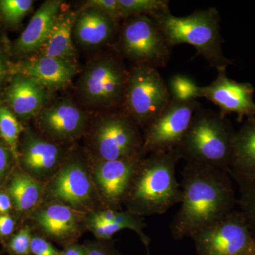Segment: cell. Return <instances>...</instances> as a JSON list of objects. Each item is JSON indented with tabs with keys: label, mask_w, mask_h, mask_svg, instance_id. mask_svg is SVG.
<instances>
[{
	"label": "cell",
	"mask_w": 255,
	"mask_h": 255,
	"mask_svg": "<svg viewBox=\"0 0 255 255\" xmlns=\"http://www.w3.org/2000/svg\"><path fill=\"white\" fill-rule=\"evenodd\" d=\"M218 70V76L207 86L199 87L197 99L203 97L219 108L223 118L231 114H237V122L255 117V103L253 100L255 88L250 82H239L228 78L227 68Z\"/></svg>",
	"instance_id": "11"
},
{
	"label": "cell",
	"mask_w": 255,
	"mask_h": 255,
	"mask_svg": "<svg viewBox=\"0 0 255 255\" xmlns=\"http://www.w3.org/2000/svg\"><path fill=\"white\" fill-rule=\"evenodd\" d=\"M122 18L139 15L152 16L159 12L169 11L167 0H118Z\"/></svg>",
	"instance_id": "25"
},
{
	"label": "cell",
	"mask_w": 255,
	"mask_h": 255,
	"mask_svg": "<svg viewBox=\"0 0 255 255\" xmlns=\"http://www.w3.org/2000/svg\"><path fill=\"white\" fill-rule=\"evenodd\" d=\"M229 171L186 164L182 171L183 198L170 225L177 241L209 227L234 211L237 198Z\"/></svg>",
	"instance_id": "1"
},
{
	"label": "cell",
	"mask_w": 255,
	"mask_h": 255,
	"mask_svg": "<svg viewBox=\"0 0 255 255\" xmlns=\"http://www.w3.org/2000/svg\"><path fill=\"white\" fill-rule=\"evenodd\" d=\"M23 127L12 113L6 107H0V135L9 146L11 153L18 159V140Z\"/></svg>",
	"instance_id": "26"
},
{
	"label": "cell",
	"mask_w": 255,
	"mask_h": 255,
	"mask_svg": "<svg viewBox=\"0 0 255 255\" xmlns=\"http://www.w3.org/2000/svg\"><path fill=\"white\" fill-rule=\"evenodd\" d=\"M153 18L162 30L171 46L187 44L194 46L196 56H201L210 67L226 68L233 61L223 51V40L220 34V14L216 8L196 10L187 16L178 17L170 11L157 13Z\"/></svg>",
	"instance_id": "4"
},
{
	"label": "cell",
	"mask_w": 255,
	"mask_h": 255,
	"mask_svg": "<svg viewBox=\"0 0 255 255\" xmlns=\"http://www.w3.org/2000/svg\"><path fill=\"white\" fill-rule=\"evenodd\" d=\"M60 157L58 146L38 137L28 138L25 147L23 161L29 170L46 173L54 168Z\"/></svg>",
	"instance_id": "22"
},
{
	"label": "cell",
	"mask_w": 255,
	"mask_h": 255,
	"mask_svg": "<svg viewBox=\"0 0 255 255\" xmlns=\"http://www.w3.org/2000/svg\"><path fill=\"white\" fill-rule=\"evenodd\" d=\"M172 98L182 100H197L199 86L187 77L174 76L171 80Z\"/></svg>",
	"instance_id": "28"
},
{
	"label": "cell",
	"mask_w": 255,
	"mask_h": 255,
	"mask_svg": "<svg viewBox=\"0 0 255 255\" xmlns=\"http://www.w3.org/2000/svg\"><path fill=\"white\" fill-rule=\"evenodd\" d=\"M31 233L30 228L26 226L21 229L11 240L9 249L14 255H31Z\"/></svg>",
	"instance_id": "29"
},
{
	"label": "cell",
	"mask_w": 255,
	"mask_h": 255,
	"mask_svg": "<svg viewBox=\"0 0 255 255\" xmlns=\"http://www.w3.org/2000/svg\"><path fill=\"white\" fill-rule=\"evenodd\" d=\"M11 208V200L7 194L0 193V214H6Z\"/></svg>",
	"instance_id": "35"
},
{
	"label": "cell",
	"mask_w": 255,
	"mask_h": 255,
	"mask_svg": "<svg viewBox=\"0 0 255 255\" xmlns=\"http://www.w3.org/2000/svg\"><path fill=\"white\" fill-rule=\"evenodd\" d=\"M60 255H87V252L85 247L74 245L69 246L65 251L61 252Z\"/></svg>",
	"instance_id": "36"
},
{
	"label": "cell",
	"mask_w": 255,
	"mask_h": 255,
	"mask_svg": "<svg viewBox=\"0 0 255 255\" xmlns=\"http://www.w3.org/2000/svg\"><path fill=\"white\" fill-rule=\"evenodd\" d=\"M95 145L102 161L143 155V137L138 125L123 110L105 114L100 119L95 132Z\"/></svg>",
	"instance_id": "10"
},
{
	"label": "cell",
	"mask_w": 255,
	"mask_h": 255,
	"mask_svg": "<svg viewBox=\"0 0 255 255\" xmlns=\"http://www.w3.org/2000/svg\"><path fill=\"white\" fill-rule=\"evenodd\" d=\"M78 72V65L73 60L41 55L21 65V74L35 79L47 90L67 86Z\"/></svg>",
	"instance_id": "15"
},
{
	"label": "cell",
	"mask_w": 255,
	"mask_h": 255,
	"mask_svg": "<svg viewBox=\"0 0 255 255\" xmlns=\"http://www.w3.org/2000/svg\"><path fill=\"white\" fill-rule=\"evenodd\" d=\"M62 4L61 0H48L41 5L15 41L14 48L17 54L28 55L41 50L49 36Z\"/></svg>",
	"instance_id": "14"
},
{
	"label": "cell",
	"mask_w": 255,
	"mask_h": 255,
	"mask_svg": "<svg viewBox=\"0 0 255 255\" xmlns=\"http://www.w3.org/2000/svg\"></svg>",
	"instance_id": "38"
},
{
	"label": "cell",
	"mask_w": 255,
	"mask_h": 255,
	"mask_svg": "<svg viewBox=\"0 0 255 255\" xmlns=\"http://www.w3.org/2000/svg\"><path fill=\"white\" fill-rule=\"evenodd\" d=\"M14 221L9 215H0V235L7 236L14 231Z\"/></svg>",
	"instance_id": "33"
},
{
	"label": "cell",
	"mask_w": 255,
	"mask_h": 255,
	"mask_svg": "<svg viewBox=\"0 0 255 255\" xmlns=\"http://www.w3.org/2000/svg\"><path fill=\"white\" fill-rule=\"evenodd\" d=\"M179 160L177 150L140 159L125 199L130 212L138 216L163 214L182 202V190L175 177Z\"/></svg>",
	"instance_id": "2"
},
{
	"label": "cell",
	"mask_w": 255,
	"mask_h": 255,
	"mask_svg": "<svg viewBox=\"0 0 255 255\" xmlns=\"http://www.w3.org/2000/svg\"><path fill=\"white\" fill-rule=\"evenodd\" d=\"M237 184L239 196L237 198L238 211L243 214L255 238V177L232 178Z\"/></svg>",
	"instance_id": "24"
},
{
	"label": "cell",
	"mask_w": 255,
	"mask_h": 255,
	"mask_svg": "<svg viewBox=\"0 0 255 255\" xmlns=\"http://www.w3.org/2000/svg\"><path fill=\"white\" fill-rule=\"evenodd\" d=\"M229 174L231 178L255 177V117L236 130Z\"/></svg>",
	"instance_id": "18"
},
{
	"label": "cell",
	"mask_w": 255,
	"mask_h": 255,
	"mask_svg": "<svg viewBox=\"0 0 255 255\" xmlns=\"http://www.w3.org/2000/svg\"><path fill=\"white\" fill-rule=\"evenodd\" d=\"M31 0H1L0 12L10 24H17L31 9Z\"/></svg>",
	"instance_id": "27"
},
{
	"label": "cell",
	"mask_w": 255,
	"mask_h": 255,
	"mask_svg": "<svg viewBox=\"0 0 255 255\" xmlns=\"http://www.w3.org/2000/svg\"><path fill=\"white\" fill-rule=\"evenodd\" d=\"M172 95L157 69L134 66L129 71L122 110L145 128L168 105Z\"/></svg>",
	"instance_id": "6"
},
{
	"label": "cell",
	"mask_w": 255,
	"mask_h": 255,
	"mask_svg": "<svg viewBox=\"0 0 255 255\" xmlns=\"http://www.w3.org/2000/svg\"><path fill=\"white\" fill-rule=\"evenodd\" d=\"M191 238L198 255H255V238L238 210Z\"/></svg>",
	"instance_id": "8"
},
{
	"label": "cell",
	"mask_w": 255,
	"mask_h": 255,
	"mask_svg": "<svg viewBox=\"0 0 255 255\" xmlns=\"http://www.w3.org/2000/svg\"><path fill=\"white\" fill-rule=\"evenodd\" d=\"M117 49L135 66L164 68L170 60L172 47L153 18L139 15L126 18Z\"/></svg>",
	"instance_id": "5"
},
{
	"label": "cell",
	"mask_w": 255,
	"mask_h": 255,
	"mask_svg": "<svg viewBox=\"0 0 255 255\" xmlns=\"http://www.w3.org/2000/svg\"><path fill=\"white\" fill-rule=\"evenodd\" d=\"M78 13L66 11L57 16L48 38L41 50V55L73 60L75 49L73 46V28Z\"/></svg>",
	"instance_id": "20"
},
{
	"label": "cell",
	"mask_w": 255,
	"mask_h": 255,
	"mask_svg": "<svg viewBox=\"0 0 255 255\" xmlns=\"http://www.w3.org/2000/svg\"><path fill=\"white\" fill-rule=\"evenodd\" d=\"M88 8H94L103 11L109 15L117 24L119 20L122 18L118 0H89L86 1L82 9Z\"/></svg>",
	"instance_id": "30"
},
{
	"label": "cell",
	"mask_w": 255,
	"mask_h": 255,
	"mask_svg": "<svg viewBox=\"0 0 255 255\" xmlns=\"http://www.w3.org/2000/svg\"><path fill=\"white\" fill-rule=\"evenodd\" d=\"M9 165V153L6 148L0 143V178L4 175Z\"/></svg>",
	"instance_id": "34"
},
{
	"label": "cell",
	"mask_w": 255,
	"mask_h": 255,
	"mask_svg": "<svg viewBox=\"0 0 255 255\" xmlns=\"http://www.w3.org/2000/svg\"><path fill=\"white\" fill-rule=\"evenodd\" d=\"M6 73V67L2 60L0 58V82L4 79Z\"/></svg>",
	"instance_id": "37"
},
{
	"label": "cell",
	"mask_w": 255,
	"mask_h": 255,
	"mask_svg": "<svg viewBox=\"0 0 255 255\" xmlns=\"http://www.w3.org/2000/svg\"><path fill=\"white\" fill-rule=\"evenodd\" d=\"M90 193V179L86 172L77 163L68 164L60 171L52 189L53 196L73 206L86 201Z\"/></svg>",
	"instance_id": "19"
},
{
	"label": "cell",
	"mask_w": 255,
	"mask_h": 255,
	"mask_svg": "<svg viewBox=\"0 0 255 255\" xmlns=\"http://www.w3.org/2000/svg\"><path fill=\"white\" fill-rule=\"evenodd\" d=\"M40 125L52 136L69 139L77 136L85 128L84 112L70 101H60L40 112Z\"/></svg>",
	"instance_id": "13"
},
{
	"label": "cell",
	"mask_w": 255,
	"mask_h": 255,
	"mask_svg": "<svg viewBox=\"0 0 255 255\" xmlns=\"http://www.w3.org/2000/svg\"><path fill=\"white\" fill-rule=\"evenodd\" d=\"M92 230L97 238L102 240H110L116 233L126 229L122 225L114 222L106 223L92 219Z\"/></svg>",
	"instance_id": "31"
},
{
	"label": "cell",
	"mask_w": 255,
	"mask_h": 255,
	"mask_svg": "<svg viewBox=\"0 0 255 255\" xmlns=\"http://www.w3.org/2000/svg\"><path fill=\"white\" fill-rule=\"evenodd\" d=\"M4 96L15 114L21 118H29L43 110L47 89L35 79L21 73L11 80Z\"/></svg>",
	"instance_id": "16"
},
{
	"label": "cell",
	"mask_w": 255,
	"mask_h": 255,
	"mask_svg": "<svg viewBox=\"0 0 255 255\" xmlns=\"http://www.w3.org/2000/svg\"><path fill=\"white\" fill-rule=\"evenodd\" d=\"M144 157L141 154L128 158L102 161L97 165V183L111 205L119 206L125 200L135 169Z\"/></svg>",
	"instance_id": "12"
},
{
	"label": "cell",
	"mask_w": 255,
	"mask_h": 255,
	"mask_svg": "<svg viewBox=\"0 0 255 255\" xmlns=\"http://www.w3.org/2000/svg\"><path fill=\"white\" fill-rule=\"evenodd\" d=\"M236 132L219 112L200 107L176 150L187 164L229 171Z\"/></svg>",
	"instance_id": "3"
},
{
	"label": "cell",
	"mask_w": 255,
	"mask_h": 255,
	"mask_svg": "<svg viewBox=\"0 0 255 255\" xmlns=\"http://www.w3.org/2000/svg\"><path fill=\"white\" fill-rule=\"evenodd\" d=\"M9 191L18 211H27L36 206L41 194V188L33 179L25 174L14 176Z\"/></svg>",
	"instance_id": "23"
},
{
	"label": "cell",
	"mask_w": 255,
	"mask_h": 255,
	"mask_svg": "<svg viewBox=\"0 0 255 255\" xmlns=\"http://www.w3.org/2000/svg\"><path fill=\"white\" fill-rule=\"evenodd\" d=\"M200 107L196 100L172 97L168 105L145 127L142 154L176 150Z\"/></svg>",
	"instance_id": "9"
},
{
	"label": "cell",
	"mask_w": 255,
	"mask_h": 255,
	"mask_svg": "<svg viewBox=\"0 0 255 255\" xmlns=\"http://www.w3.org/2000/svg\"><path fill=\"white\" fill-rule=\"evenodd\" d=\"M31 254L33 255H60L61 252L43 238H32L31 243Z\"/></svg>",
	"instance_id": "32"
},
{
	"label": "cell",
	"mask_w": 255,
	"mask_h": 255,
	"mask_svg": "<svg viewBox=\"0 0 255 255\" xmlns=\"http://www.w3.org/2000/svg\"><path fill=\"white\" fill-rule=\"evenodd\" d=\"M129 71L117 57L104 55L82 74L79 90L89 105L103 109L122 107Z\"/></svg>",
	"instance_id": "7"
},
{
	"label": "cell",
	"mask_w": 255,
	"mask_h": 255,
	"mask_svg": "<svg viewBox=\"0 0 255 255\" xmlns=\"http://www.w3.org/2000/svg\"><path fill=\"white\" fill-rule=\"evenodd\" d=\"M37 221L46 233L58 239L68 238L77 228L73 211L61 204H53L42 210Z\"/></svg>",
	"instance_id": "21"
},
{
	"label": "cell",
	"mask_w": 255,
	"mask_h": 255,
	"mask_svg": "<svg viewBox=\"0 0 255 255\" xmlns=\"http://www.w3.org/2000/svg\"><path fill=\"white\" fill-rule=\"evenodd\" d=\"M117 23L100 10L88 8L79 13L73 28L75 39L83 46H99L114 39Z\"/></svg>",
	"instance_id": "17"
}]
</instances>
